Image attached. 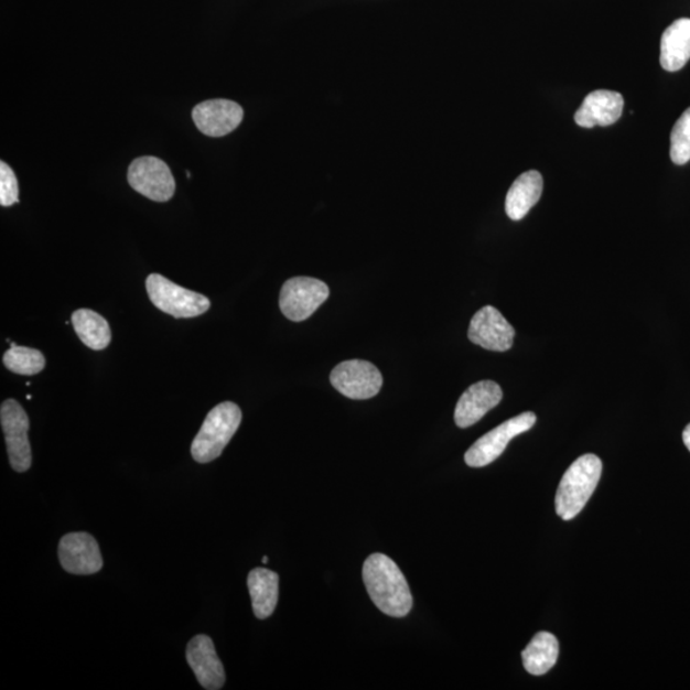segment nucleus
I'll return each instance as SVG.
<instances>
[{
	"label": "nucleus",
	"instance_id": "f257e3e1",
	"mask_svg": "<svg viewBox=\"0 0 690 690\" xmlns=\"http://www.w3.org/2000/svg\"><path fill=\"white\" fill-rule=\"evenodd\" d=\"M364 581L373 603L384 614L403 617L413 606L412 592L395 560L373 553L364 564Z\"/></svg>",
	"mask_w": 690,
	"mask_h": 690
},
{
	"label": "nucleus",
	"instance_id": "f03ea898",
	"mask_svg": "<svg viewBox=\"0 0 690 690\" xmlns=\"http://www.w3.org/2000/svg\"><path fill=\"white\" fill-rule=\"evenodd\" d=\"M603 475V462L595 454L580 456L560 481L556 497L558 516L575 518L589 503Z\"/></svg>",
	"mask_w": 690,
	"mask_h": 690
},
{
	"label": "nucleus",
	"instance_id": "7ed1b4c3",
	"mask_svg": "<svg viewBox=\"0 0 690 690\" xmlns=\"http://www.w3.org/2000/svg\"><path fill=\"white\" fill-rule=\"evenodd\" d=\"M242 422V411L236 403L224 402L208 412L191 446L192 456L197 463H211L219 459L224 449Z\"/></svg>",
	"mask_w": 690,
	"mask_h": 690
},
{
	"label": "nucleus",
	"instance_id": "20e7f679",
	"mask_svg": "<svg viewBox=\"0 0 690 690\" xmlns=\"http://www.w3.org/2000/svg\"><path fill=\"white\" fill-rule=\"evenodd\" d=\"M147 291L155 308L176 319L197 317L212 306L211 300L204 294L174 284L160 274L149 276Z\"/></svg>",
	"mask_w": 690,
	"mask_h": 690
},
{
	"label": "nucleus",
	"instance_id": "39448f33",
	"mask_svg": "<svg viewBox=\"0 0 690 690\" xmlns=\"http://www.w3.org/2000/svg\"><path fill=\"white\" fill-rule=\"evenodd\" d=\"M537 417L533 412H525L505 421L496 429L478 439L464 455V461L473 468L485 467L492 464L504 453L510 441L520 433L535 427Z\"/></svg>",
	"mask_w": 690,
	"mask_h": 690
},
{
	"label": "nucleus",
	"instance_id": "423d86ee",
	"mask_svg": "<svg viewBox=\"0 0 690 690\" xmlns=\"http://www.w3.org/2000/svg\"><path fill=\"white\" fill-rule=\"evenodd\" d=\"M328 287L316 278L297 277L287 280L280 292L279 306L283 315L301 323L308 320L327 299Z\"/></svg>",
	"mask_w": 690,
	"mask_h": 690
},
{
	"label": "nucleus",
	"instance_id": "0eeeda50",
	"mask_svg": "<svg viewBox=\"0 0 690 690\" xmlns=\"http://www.w3.org/2000/svg\"><path fill=\"white\" fill-rule=\"evenodd\" d=\"M127 176L130 186L151 202L166 203L174 196V176L162 159L154 157L134 159L128 168Z\"/></svg>",
	"mask_w": 690,
	"mask_h": 690
},
{
	"label": "nucleus",
	"instance_id": "6e6552de",
	"mask_svg": "<svg viewBox=\"0 0 690 690\" xmlns=\"http://www.w3.org/2000/svg\"><path fill=\"white\" fill-rule=\"evenodd\" d=\"M0 422L6 436L10 463L15 472L31 468L32 453L28 436L30 421L25 409L14 399H7L0 408Z\"/></svg>",
	"mask_w": 690,
	"mask_h": 690
},
{
	"label": "nucleus",
	"instance_id": "1a4fd4ad",
	"mask_svg": "<svg viewBox=\"0 0 690 690\" xmlns=\"http://www.w3.org/2000/svg\"><path fill=\"white\" fill-rule=\"evenodd\" d=\"M331 382L344 397L364 400L379 395L382 375L379 368L367 360L351 359L334 368Z\"/></svg>",
	"mask_w": 690,
	"mask_h": 690
},
{
	"label": "nucleus",
	"instance_id": "9d476101",
	"mask_svg": "<svg viewBox=\"0 0 690 690\" xmlns=\"http://www.w3.org/2000/svg\"><path fill=\"white\" fill-rule=\"evenodd\" d=\"M58 556L67 573L91 575L101 571L103 558L98 542L90 533L74 532L63 537Z\"/></svg>",
	"mask_w": 690,
	"mask_h": 690
},
{
	"label": "nucleus",
	"instance_id": "9b49d317",
	"mask_svg": "<svg viewBox=\"0 0 690 690\" xmlns=\"http://www.w3.org/2000/svg\"><path fill=\"white\" fill-rule=\"evenodd\" d=\"M516 331L502 312L493 306H485L472 317L468 338L472 343L487 351L507 352L513 347Z\"/></svg>",
	"mask_w": 690,
	"mask_h": 690
},
{
	"label": "nucleus",
	"instance_id": "f8f14e48",
	"mask_svg": "<svg viewBox=\"0 0 690 690\" xmlns=\"http://www.w3.org/2000/svg\"><path fill=\"white\" fill-rule=\"evenodd\" d=\"M192 119L200 132L211 138H223L242 123L244 109L239 104L226 99L207 100L194 108Z\"/></svg>",
	"mask_w": 690,
	"mask_h": 690
},
{
	"label": "nucleus",
	"instance_id": "ddd939ff",
	"mask_svg": "<svg viewBox=\"0 0 690 690\" xmlns=\"http://www.w3.org/2000/svg\"><path fill=\"white\" fill-rule=\"evenodd\" d=\"M503 390L499 384L484 380L473 384L463 392L455 407L454 420L456 427L467 429L477 423L483 417L502 402Z\"/></svg>",
	"mask_w": 690,
	"mask_h": 690
},
{
	"label": "nucleus",
	"instance_id": "4468645a",
	"mask_svg": "<svg viewBox=\"0 0 690 690\" xmlns=\"http://www.w3.org/2000/svg\"><path fill=\"white\" fill-rule=\"evenodd\" d=\"M187 662L194 670L200 686L207 690H219L226 683V671L215 651L211 637L205 634L192 638L187 646Z\"/></svg>",
	"mask_w": 690,
	"mask_h": 690
},
{
	"label": "nucleus",
	"instance_id": "2eb2a0df",
	"mask_svg": "<svg viewBox=\"0 0 690 690\" xmlns=\"http://www.w3.org/2000/svg\"><path fill=\"white\" fill-rule=\"evenodd\" d=\"M624 109L623 95L610 90H597L585 96L574 116L575 123L583 128L607 127L621 119Z\"/></svg>",
	"mask_w": 690,
	"mask_h": 690
},
{
	"label": "nucleus",
	"instance_id": "dca6fc26",
	"mask_svg": "<svg viewBox=\"0 0 690 690\" xmlns=\"http://www.w3.org/2000/svg\"><path fill=\"white\" fill-rule=\"evenodd\" d=\"M543 190L542 175L537 171H529L518 176L510 187L505 200V212L511 220L518 222L539 203Z\"/></svg>",
	"mask_w": 690,
	"mask_h": 690
},
{
	"label": "nucleus",
	"instance_id": "f3484780",
	"mask_svg": "<svg viewBox=\"0 0 690 690\" xmlns=\"http://www.w3.org/2000/svg\"><path fill=\"white\" fill-rule=\"evenodd\" d=\"M690 60V19H680L666 29L661 37V66L677 72Z\"/></svg>",
	"mask_w": 690,
	"mask_h": 690
},
{
	"label": "nucleus",
	"instance_id": "a211bd4d",
	"mask_svg": "<svg viewBox=\"0 0 690 690\" xmlns=\"http://www.w3.org/2000/svg\"><path fill=\"white\" fill-rule=\"evenodd\" d=\"M247 584L256 617L268 619L278 605L279 575L269 569L256 568L248 574Z\"/></svg>",
	"mask_w": 690,
	"mask_h": 690
},
{
	"label": "nucleus",
	"instance_id": "6ab92c4d",
	"mask_svg": "<svg viewBox=\"0 0 690 690\" xmlns=\"http://www.w3.org/2000/svg\"><path fill=\"white\" fill-rule=\"evenodd\" d=\"M559 657V642L548 632L537 633L525 651L521 653L525 669L531 676L540 677L556 666Z\"/></svg>",
	"mask_w": 690,
	"mask_h": 690
},
{
	"label": "nucleus",
	"instance_id": "aec40b11",
	"mask_svg": "<svg viewBox=\"0 0 690 690\" xmlns=\"http://www.w3.org/2000/svg\"><path fill=\"white\" fill-rule=\"evenodd\" d=\"M72 325L78 338L94 351H103L111 341V332L108 321L93 310H77L72 315Z\"/></svg>",
	"mask_w": 690,
	"mask_h": 690
},
{
	"label": "nucleus",
	"instance_id": "412c9836",
	"mask_svg": "<svg viewBox=\"0 0 690 690\" xmlns=\"http://www.w3.org/2000/svg\"><path fill=\"white\" fill-rule=\"evenodd\" d=\"M3 364L13 374L32 376L42 373L46 363L42 352L12 344L4 353Z\"/></svg>",
	"mask_w": 690,
	"mask_h": 690
},
{
	"label": "nucleus",
	"instance_id": "4be33fe9",
	"mask_svg": "<svg viewBox=\"0 0 690 690\" xmlns=\"http://www.w3.org/2000/svg\"><path fill=\"white\" fill-rule=\"evenodd\" d=\"M670 157L677 165H684L690 160V108L672 128Z\"/></svg>",
	"mask_w": 690,
	"mask_h": 690
},
{
	"label": "nucleus",
	"instance_id": "5701e85b",
	"mask_svg": "<svg viewBox=\"0 0 690 690\" xmlns=\"http://www.w3.org/2000/svg\"><path fill=\"white\" fill-rule=\"evenodd\" d=\"M19 203V182L11 166L0 163V205L8 207Z\"/></svg>",
	"mask_w": 690,
	"mask_h": 690
},
{
	"label": "nucleus",
	"instance_id": "b1692460",
	"mask_svg": "<svg viewBox=\"0 0 690 690\" xmlns=\"http://www.w3.org/2000/svg\"><path fill=\"white\" fill-rule=\"evenodd\" d=\"M683 441H684L686 446L688 448V451L690 452V423L688 424V427L686 428L683 432Z\"/></svg>",
	"mask_w": 690,
	"mask_h": 690
},
{
	"label": "nucleus",
	"instance_id": "393cba45",
	"mask_svg": "<svg viewBox=\"0 0 690 690\" xmlns=\"http://www.w3.org/2000/svg\"><path fill=\"white\" fill-rule=\"evenodd\" d=\"M262 561H263V563H265V564H267V563H268V561H269V558H268V557H263V558H262Z\"/></svg>",
	"mask_w": 690,
	"mask_h": 690
}]
</instances>
